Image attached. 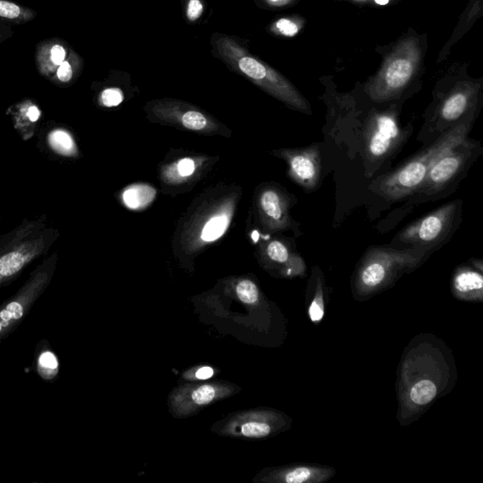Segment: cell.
I'll list each match as a JSON object with an SVG mask.
<instances>
[{
  "mask_svg": "<svg viewBox=\"0 0 483 483\" xmlns=\"http://www.w3.org/2000/svg\"><path fill=\"white\" fill-rule=\"evenodd\" d=\"M230 226V216L226 215H218L210 220L204 226L202 233H201V240L204 242H213L217 240L226 233Z\"/></svg>",
  "mask_w": 483,
  "mask_h": 483,
  "instance_id": "cell-21",
  "label": "cell"
},
{
  "mask_svg": "<svg viewBox=\"0 0 483 483\" xmlns=\"http://www.w3.org/2000/svg\"><path fill=\"white\" fill-rule=\"evenodd\" d=\"M181 123L185 128L192 130H203L208 127L207 118L198 110H188L181 117Z\"/></svg>",
  "mask_w": 483,
  "mask_h": 483,
  "instance_id": "cell-24",
  "label": "cell"
},
{
  "mask_svg": "<svg viewBox=\"0 0 483 483\" xmlns=\"http://www.w3.org/2000/svg\"><path fill=\"white\" fill-rule=\"evenodd\" d=\"M20 8L12 2L0 0V16L14 19L20 15Z\"/></svg>",
  "mask_w": 483,
  "mask_h": 483,
  "instance_id": "cell-30",
  "label": "cell"
},
{
  "mask_svg": "<svg viewBox=\"0 0 483 483\" xmlns=\"http://www.w3.org/2000/svg\"><path fill=\"white\" fill-rule=\"evenodd\" d=\"M309 316L311 317V320L313 322H319L323 318V302H322V299L319 298V296H316L313 303H311V307H309Z\"/></svg>",
  "mask_w": 483,
  "mask_h": 483,
  "instance_id": "cell-31",
  "label": "cell"
},
{
  "mask_svg": "<svg viewBox=\"0 0 483 483\" xmlns=\"http://www.w3.org/2000/svg\"><path fill=\"white\" fill-rule=\"evenodd\" d=\"M204 6L201 0H189L187 9H186V17L190 22L198 21L202 15Z\"/></svg>",
  "mask_w": 483,
  "mask_h": 483,
  "instance_id": "cell-28",
  "label": "cell"
},
{
  "mask_svg": "<svg viewBox=\"0 0 483 483\" xmlns=\"http://www.w3.org/2000/svg\"><path fill=\"white\" fill-rule=\"evenodd\" d=\"M155 196V189L150 185H132L123 193V202L130 210H141L150 205Z\"/></svg>",
  "mask_w": 483,
  "mask_h": 483,
  "instance_id": "cell-19",
  "label": "cell"
},
{
  "mask_svg": "<svg viewBox=\"0 0 483 483\" xmlns=\"http://www.w3.org/2000/svg\"><path fill=\"white\" fill-rule=\"evenodd\" d=\"M408 128L399 126L392 113H379L368 121L364 130V155L372 165L382 163L391 158L410 135Z\"/></svg>",
  "mask_w": 483,
  "mask_h": 483,
  "instance_id": "cell-9",
  "label": "cell"
},
{
  "mask_svg": "<svg viewBox=\"0 0 483 483\" xmlns=\"http://www.w3.org/2000/svg\"><path fill=\"white\" fill-rule=\"evenodd\" d=\"M124 99L122 91L118 88H108L100 94L99 102L104 107L112 108L120 105Z\"/></svg>",
  "mask_w": 483,
  "mask_h": 483,
  "instance_id": "cell-26",
  "label": "cell"
},
{
  "mask_svg": "<svg viewBox=\"0 0 483 483\" xmlns=\"http://www.w3.org/2000/svg\"><path fill=\"white\" fill-rule=\"evenodd\" d=\"M270 2H273V3H278V2L283 1V0H269Z\"/></svg>",
  "mask_w": 483,
  "mask_h": 483,
  "instance_id": "cell-36",
  "label": "cell"
},
{
  "mask_svg": "<svg viewBox=\"0 0 483 483\" xmlns=\"http://www.w3.org/2000/svg\"><path fill=\"white\" fill-rule=\"evenodd\" d=\"M470 108L471 97L467 93L457 91L450 95L443 103L438 113L437 125L440 132L444 133L449 128L464 122L460 119L468 117L467 113Z\"/></svg>",
  "mask_w": 483,
  "mask_h": 483,
  "instance_id": "cell-14",
  "label": "cell"
},
{
  "mask_svg": "<svg viewBox=\"0 0 483 483\" xmlns=\"http://www.w3.org/2000/svg\"><path fill=\"white\" fill-rule=\"evenodd\" d=\"M57 75L58 79H59L62 82H68L71 80L73 77V71L71 65H70L69 62H64L60 65V67L58 68Z\"/></svg>",
  "mask_w": 483,
  "mask_h": 483,
  "instance_id": "cell-33",
  "label": "cell"
},
{
  "mask_svg": "<svg viewBox=\"0 0 483 483\" xmlns=\"http://www.w3.org/2000/svg\"><path fill=\"white\" fill-rule=\"evenodd\" d=\"M274 430V415L259 409L233 412L211 427L219 436L248 440L270 436Z\"/></svg>",
  "mask_w": 483,
  "mask_h": 483,
  "instance_id": "cell-11",
  "label": "cell"
},
{
  "mask_svg": "<svg viewBox=\"0 0 483 483\" xmlns=\"http://www.w3.org/2000/svg\"><path fill=\"white\" fill-rule=\"evenodd\" d=\"M213 49L215 55L231 69L245 75L268 94L294 110L311 115V106L294 85L263 60L253 56L237 40L228 35H213Z\"/></svg>",
  "mask_w": 483,
  "mask_h": 483,
  "instance_id": "cell-2",
  "label": "cell"
},
{
  "mask_svg": "<svg viewBox=\"0 0 483 483\" xmlns=\"http://www.w3.org/2000/svg\"><path fill=\"white\" fill-rule=\"evenodd\" d=\"M215 371L213 367L207 366H200L193 367V368L187 370L182 374V379L186 381H208L215 376Z\"/></svg>",
  "mask_w": 483,
  "mask_h": 483,
  "instance_id": "cell-25",
  "label": "cell"
},
{
  "mask_svg": "<svg viewBox=\"0 0 483 483\" xmlns=\"http://www.w3.org/2000/svg\"><path fill=\"white\" fill-rule=\"evenodd\" d=\"M482 152L479 143L467 139L452 148L430 168L420 187L411 196L410 204L434 201L450 193L467 175L473 162Z\"/></svg>",
  "mask_w": 483,
  "mask_h": 483,
  "instance_id": "cell-5",
  "label": "cell"
},
{
  "mask_svg": "<svg viewBox=\"0 0 483 483\" xmlns=\"http://www.w3.org/2000/svg\"><path fill=\"white\" fill-rule=\"evenodd\" d=\"M375 1H376V3L379 5H386L388 3L389 0H375Z\"/></svg>",
  "mask_w": 483,
  "mask_h": 483,
  "instance_id": "cell-35",
  "label": "cell"
},
{
  "mask_svg": "<svg viewBox=\"0 0 483 483\" xmlns=\"http://www.w3.org/2000/svg\"><path fill=\"white\" fill-rule=\"evenodd\" d=\"M453 285L462 294L480 292L483 287L482 275L471 269H460L455 276Z\"/></svg>",
  "mask_w": 483,
  "mask_h": 483,
  "instance_id": "cell-20",
  "label": "cell"
},
{
  "mask_svg": "<svg viewBox=\"0 0 483 483\" xmlns=\"http://www.w3.org/2000/svg\"><path fill=\"white\" fill-rule=\"evenodd\" d=\"M196 165L193 160L191 158H183V160L180 161L178 165V173L182 177H189V176L192 175L195 172Z\"/></svg>",
  "mask_w": 483,
  "mask_h": 483,
  "instance_id": "cell-32",
  "label": "cell"
},
{
  "mask_svg": "<svg viewBox=\"0 0 483 483\" xmlns=\"http://www.w3.org/2000/svg\"><path fill=\"white\" fill-rule=\"evenodd\" d=\"M471 119L442 133L429 148L423 150L399 169L388 174L376 182L377 193L389 201H400L409 198L420 187L430 168L452 148L467 139L472 126Z\"/></svg>",
  "mask_w": 483,
  "mask_h": 483,
  "instance_id": "cell-3",
  "label": "cell"
},
{
  "mask_svg": "<svg viewBox=\"0 0 483 483\" xmlns=\"http://www.w3.org/2000/svg\"><path fill=\"white\" fill-rule=\"evenodd\" d=\"M462 201H451L405 226L392 241V248L434 252L449 243L462 220Z\"/></svg>",
  "mask_w": 483,
  "mask_h": 483,
  "instance_id": "cell-4",
  "label": "cell"
},
{
  "mask_svg": "<svg viewBox=\"0 0 483 483\" xmlns=\"http://www.w3.org/2000/svg\"><path fill=\"white\" fill-rule=\"evenodd\" d=\"M356 1H366V0H356Z\"/></svg>",
  "mask_w": 483,
  "mask_h": 483,
  "instance_id": "cell-37",
  "label": "cell"
},
{
  "mask_svg": "<svg viewBox=\"0 0 483 483\" xmlns=\"http://www.w3.org/2000/svg\"><path fill=\"white\" fill-rule=\"evenodd\" d=\"M276 27L284 36L289 37L294 36V35L298 34L299 30L296 23L286 19H279L276 23Z\"/></svg>",
  "mask_w": 483,
  "mask_h": 483,
  "instance_id": "cell-29",
  "label": "cell"
},
{
  "mask_svg": "<svg viewBox=\"0 0 483 483\" xmlns=\"http://www.w3.org/2000/svg\"><path fill=\"white\" fill-rule=\"evenodd\" d=\"M289 165V175L307 193L318 188L321 180L320 143H313L306 148L281 151Z\"/></svg>",
  "mask_w": 483,
  "mask_h": 483,
  "instance_id": "cell-12",
  "label": "cell"
},
{
  "mask_svg": "<svg viewBox=\"0 0 483 483\" xmlns=\"http://www.w3.org/2000/svg\"><path fill=\"white\" fill-rule=\"evenodd\" d=\"M434 253L422 249H399L392 246L369 248L362 260L360 281L366 289L384 283L389 276L404 269L414 268Z\"/></svg>",
  "mask_w": 483,
  "mask_h": 483,
  "instance_id": "cell-7",
  "label": "cell"
},
{
  "mask_svg": "<svg viewBox=\"0 0 483 483\" xmlns=\"http://www.w3.org/2000/svg\"><path fill=\"white\" fill-rule=\"evenodd\" d=\"M261 206L273 228H286L290 225L288 203L278 191L268 190L263 192L261 196Z\"/></svg>",
  "mask_w": 483,
  "mask_h": 483,
  "instance_id": "cell-16",
  "label": "cell"
},
{
  "mask_svg": "<svg viewBox=\"0 0 483 483\" xmlns=\"http://www.w3.org/2000/svg\"><path fill=\"white\" fill-rule=\"evenodd\" d=\"M236 294L243 303L248 304V305H255L260 299V292H259L258 287L249 279H243V281H239L236 285Z\"/></svg>",
  "mask_w": 483,
  "mask_h": 483,
  "instance_id": "cell-23",
  "label": "cell"
},
{
  "mask_svg": "<svg viewBox=\"0 0 483 483\" xmlns=\"http://www.w3.org/2000/svg\"><path fill=\"white\" fill-rule=\"evenodd\" d=\"M241 391L236 384L225 381L189 382L176 387L168 396V409L175 419H186L204 408L228 399Z\"/></svg>",
  "mask_w": 483,
  "mask_h": 483,
  "instance_id": "cell-8",
  "label": "cell"
},
{
  "mask_svg": "<svg viewBox=\"0 0 483 483\" xmlns=\"http://www.w3.org/2000/svg\"><path fill=\"white\" fill-rule=\"evenodd\" d=\"M311 471L307 467H298L292 469L283 475V480L287 483H302L309 480Z\"/></svg>",
  "mask_w": 483,
  "mask_h": 483,
  "instance_id": "cell-27",
  "label": "cell"
},
{
  "mask_svg": "<svg viewBox=\"0 0 483 483\" xmlns=\"http://www.w3.org/2000/svg\"><path fill=\"white\" fill-rule=\"evenodd\" d=\"M437 394V387L434 382L424 379L415 384L410 392L412 402L417 405L429 403Z\"/></svg>",
  "mask_w": 483,
  "mask_h": 483,
  "instance_id": "cell-22",
  "label": "cell"
},
{
  "mask_svg": "<svg viewBox=\"0 0 483 483\" xmlns=\"http://www.w3.org/2000/svg\"><path fill=\"white\" fill-rule=\"evenodd\" d=\"M266 254L274 263L284 264L296 274L301 273L305 268L303 259L298 253L292 252L290 248L283 242L272 241L266 248Z\"/></svg>",
  "mask_w": 483,
  "mask_h": 483,
  "instance_id": "cell-18",
  "label": "cell"
},
{
  "mask_svg": "<svg viewBox=\"0 0 483 483\" xmlns=\"http://www.w3.org/2000/svg\"><path fill=\"white\" fill-rule=\"evenodd\" d=\"M65 51L64 47L57 45L53 47L51 50L52 62L56 65H60L64 62Z\"/></svg>",
  "mask_w": 483,
  "mask_h": 483,
  "instance_id": "cell-34",
  "label": "cell"
},
{
  "mask_svg": "<svg viewBox=\"0 0 483 483\" xmlns=\"http://www.w3.org/2000/svg\"><path fill=\"white\" fill-rule=\"evenodd\" d=\"M14 130L19 133L23 141H27L34 137L38 132V126L42 117L41 110L37 105L29 104L19 108L16 112L10 113Z\"/></svg>",
  "mask_w": 483,
  "mask_h": 483,
  "instance_id": "cell-17",
  "label": "cell"
},
{
  "mask_svg": "<svg viewBox=\"0 0 483 483\" xmlns=\"http://www.w3.org/2000/svg\"><path fill=\"white\" fill-rule=\"evenodd\" d=\"M34 366L35 372L43 381L54 382L59 379L60 360L47 339L41 340L35 347Z\"/></svg>",
  "mask_w": 483,
  "mask_h": 483,
  "instance_id": "cell-15",
  "label": "cell"
},
{
  "mask_svg": "<svg viewBox=\"0 0 483 483\" xmlns=\"http://www.w3.org/2000/svg\"><path fill=\"white\" fill-rule=\"evenodd\" d=\"M419 53L412 45H406L387 62L370 87L374 99L389 100L408 86L415 74Z\"/></svg>",
  "mask_w": 483,
  "mask_h": 483,
  "instance_id": "cell-10",
  "label": "cell"
},
{
  "mask_svg": "<svg viewBox=\"0 0 483 483\" xmlns=\"http://www.w3.org/2000/svg\"><path fill=\"white\" fill-rule=\"evenodd\" d=\"M60 236L45 216L26 218L0 236V290L14 283L27 268L47 255Z\"/></svg>",
  "mask_w": 483,
  "mask_h": 483,
  "instance_id": "cell-1",
  "label": "cell"
},
{
  "mask_svg": "<svg viewBox=\"0 0 483 483\" xmlns=\"http://www.w3.org/2000/svg\"><path fill=\"white\" fill-rule=\"evenodd\" d=\"M57 263L58 252L47 257L30 272L29 278L19 290L0 305V343L19 328L49 288Z\"/></svg>",
  "mask_w": 483,
  "mask_h": 483,
  "instance_id": "cell-6",
  "label": "cell"
},
{
  "mask_svg": "<svg viewBox=\"0 0 483 483\" xmlns=\"http://www.w3.org/2000/svg\"><path fill=\"white\" fill-rule=\"evenodd\" d=\"M40 147L60 158H74L80 154L74 134L64 125H50L47 130H43Z\"/></svg>",
  "mask_w": 483,
  "mask_h": 483,
  "instance_id": "cell-13",
  "label": "cell"
}]
</instances>
